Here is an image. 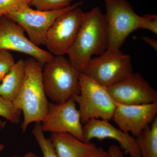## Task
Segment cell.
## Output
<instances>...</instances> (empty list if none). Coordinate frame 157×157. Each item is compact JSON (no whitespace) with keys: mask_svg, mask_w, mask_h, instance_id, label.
I'll return each mask as SVG.
<instances>
[{"mask_svg":"<svg viewBox=\"0 0 157 157\" xmlns=\"http://www.w3.org/2000/svg\"><path fill=\"white\" fill-rule=\"evenodd\" d=\"M5 148V145L1 143H0V152L2 151Z\"/></svg>","mask_w":157,"mask_h":157,"instance_id":"cell-27","label":"cell"},{"mask_svg":"<svg viewBox=\"0 0 157 157\" xmlns=\"http://www.w3.org/2000/svg\"><path fill=\"white\" fill-rule=\"evenodd\" d=\"M25 63L23 85L19 95L13 101L23 114L21 125L23 132L26 131L32 123H41L45 119L49 104L42 82L43 65L32 57Z\"/></svg>","mask_w":157,"mask_h":157,"instance_id":"cell-3","label":"cell"},{"mask_svg":"<svg viewBox=\"0 0 157 157\" xmlns=\"http://www.w3.org/2000/svg\"><path fill=\"white\" fill-rule=\"evenodd\" d=\"M83 124V142L89 143L94 138H111L117 141L120 147L124 150L130 157H141L135 137L113 126L109 121L91 119Z\"/></svg>","mask_w":157,"mask_h":157,"instance_id":"cell-13","label":"cell"},{"mask_svg":"<svg viewBox=\"0 0 157 157\" xmlns=\"http://www.w3.org/2000/svg\"><path fill=\"white\" fill-rule=\"evenodd\" d=\"M73 0H31L30 5L37 10L52 11L64 9L70 6Z\"/></svg>","mask_w":157,"mask_h":157,"instance_id":"cell-20","label":"cell"},{"mask_svg":"<svg viewBox=\"0 0 157 157\" xmlns=\"http://www.w3.org/2000/svg\"><path fill=\"white\" fill-rule=\"evenodd\" d=\"M22 27L6 16L0 17V49L14 51L28 55L43 66L53 56L49 52L33 44L25 35Z\"/></svg>","mask_w":157,"mask_h":157,"instance_id":"cell-11","label":"cell"},{"mask_svg":"<svg viewBox=\"0 0 157 157\" xmlns=\"http://www.w3.org/2000/svg\"><path fill=\"white\" fill-rule=\"evenodd\" d=\"M32 134L41 149L43 157H58L50 138H46L42 131L41 123H36Z\"/></svg>","mask_w":157,"mask_h":157,"instance_id":"cell-17","label":"cell"},{"mask_svg":"<svg viewBox=\"0 0 157 157\" xmlns=\"http://www.w3.org/2000/svg\"><path fill=\"white\" fill-rule=\"evenodd\" d=\"M13 157H39L36 155L33 152H29L25 154L24 155L21 156H18L15 155Z\"/></svg>","mask_w":157,"mask_h":157,"instance_id":"cell-25","label":"cell"},{"mask_svg":"<svg viewBox=\"0 0 157 157\" xmlns=\"http://www.w3.org/2000/svg\"><path fill=\"white\" fill-rule=\"evenodd\" d=\"M141 157H157V118L135 137Z\"/></svg>","mask_w":157,"mask_h":157,"instance_id":"cell-16","label":"cell"},{"mask_svg":"<svg viewBox=\"0 0 157 157\" xmlns=\"http://www.w3.org/2000/svg\"><path fill=\"white\" fill-rule=\"evenodd\" d=\"M133 72L129 55L107 50L91 59L82 73L104 87L114 85Z\"/></svg>","mask_w":157,"mask_h":157,"instance_id":"cell-6","label":"cell"},{"mask_svg":"<svg viewBox=\"0 0 157 157\" xmlns=\"http://www.w3.org/2000/svg\"><path fill=\"white\" fill-rule=\"evenodd\" d=\"M80 74L64 56H54L42 68V82L47 98L52 103L60 104L78 94Z\"/></svg>","mask_w":157,"mask_h":157,"instance_id":"cell-4","label":"cell"},{"mask_svg":"<svg viewBox=\"0 0 157 157\" xmlns=\"http://www.w3.org/2000/svg\"><path fill=\"white\" fill-rule=\"evenodd\" d=\"M15 63L14 57L9 51L0 49V84Z\"/></svg>","mask_w":157,"mask_h":157,"instance_id":"cell-21","label":"cell"},{"mask_svg":"<svg viewBox=\"0 0 157 157\" xmlns=\"http://www.w3.org/2000/svg\"><path fill=\"white\" fill-rule=\"evenodd\" d=\"M50 139L58 157H88L97 147L68 133H51Z\"/></svg>","mask_w":157,"mask_h":157,"instance_id":"cell-14","label":"cell"},{"mask_svg":"<svg viewBox=\"0 0 157 157\" xmlns=\"http://www.w3.org/2000/svg\"><path fill=\"white\" fill-rule=\"evenodd\" d=\"M141 39L144 41V42L147 43L149 45H150L153 48H154L155 50L157 51V41L155 39H152L150 37L147 36H144L142 37Z\"/></svg>","mask_w":157,"mask_h":157,"instance_id":"cell-24","label":"cell"},{"mask_svg":"<svg viewBox=\"0 0 157 157\" xmlns=\"http://www.w3.org/2000/svg\"><path fill=\"white\" fill-rule=\"evenodd\" d=\"M107 88L116 104L143 105L157 102V92L140 73L132 72L121 81Z\"/></svg>","mask_w":157,"mask_h":157,"instance_id":"cell-10","label":"cell"},{"mask_svg":"<svg viewBox=\"0 0 157 157\" xmlns=\"http://www.w3.org/2000/svg\"><path fill=\"white\" fill-rule=\"evenodd\" d=\"M1 16H0V17H1Z\"/></svg>","mask_w":157,"mask_h":157,"instance_id":"cell-28","label":"cell"},{"mask_svg":"<svg viewBox=\"0 0 157 157\" xmlns=\"http://www.w3.org/2000/svg\"><path fill=\"white\" fill-rule=\"evenodd\" d=\"M79 89L73 99L79 107L82 124L91 119L111 120L117 104L107 88L81 73Z\"/></svg>","mask_w":157,"mask_h":157,"instance_id":"cell-5","label":"cell"},{"mask_svg":"<svg viewBox=\"0 0 157 157\" xmlns=\"http://www.w3.org/2000/svg\"><path fill=\"white\" fill-rule=\"evenodd\" d=\"M22 112L15 107L13 101L0 96V116L11 123L17 124L21 120Z\"/></svg>","mask_w":157,"mask_h":157,"instance_id":"cell-18","label":"cell"},{"mask_svg":"<svg viewBox=\"0 0 157 157\" xmlns=\"http://www.w3.org/2000/svg\"><path fill=\"white\" fill-rule=\"evenodd\" d=\"M88 157H110L109 152L106 151L101 147H96Z\"/></svg>","mask_w":157,"mask_h":157,"instance_id":"cell-23","label":"cell"},{"mask_svg":"<svg viewBox=\"0 0 157 157\" xmlns=\"http://www.w3.org/2000/svg\"><path fill=\"white\" fill-rule=\"evenodd\" d=\"M25 74V60L21 59L15 63L0 84V96L14 101L22 88Z\"/></svg>","mask_w":157,"mask_h":157,"instance_id":"cell-15","label":"cell"},{"mask_svg":"<svg viewBox=\"0 0 157 157\" xmlns=\"http://www.w3.org/2000/svg\"><path fill=\"white\" fill-rule=\"evenodd\" d=\"M82 2L76 3L64 9L52 11H40L26 7L7 17L21 26L26 32L29 40L36 46L45 45L46 35L51 26L60 15L78 7Z\"/></svg>","mask_w":157,"mask_h":157,"instance_id":"cell-8","label":"cell"},{"mask_svg":"<svg viewBox=\"0 0 157 157\" xmlns=\"http://www.w3.org/2000/svg\"><path fill=\"white\" fill-rule=\"evenodd\" d=\"M85 12L78 7L60 15L48 30L45 45L54 56L67 54L77 36Z\"/></svg>","mask_w":157,"mask_h":157,"instance_id":"cell-7","label":"cell"},{"mask_svg":"<svg viewBox=\"0 0 157 157\" xmlns=\"http://www.w3.org/2000/svg\"><path fill=\"white\" fill-rule=\"evenodd\" d=\"M41 127L44 132L68 133L83 141L80 114L73 98L60 104L49 103L48 113Z\"/></svg>","mask_w":157,"mask_h":157,"instance_id":"cell-9","label":"cell"},{"mask_svg":"<svg viewBox=\"0 0 157 157\" xmlns=\"http://www.w3.org/2000/svg\"><path fill=\"white\" fill-rule=\"evenodd\" d=\"M108 39L104 14L99 7L85 12L77 36L67 55L69 60L82 73L93 56H99L108 48Z\"/></svg>","mask_w":157,"mask_h":157,"instance_id":"cell-1","label":"cell"},{"mask_svg":"<svg viewBox=\"0 0 157 157\" xmlns=\"http://www.w3.org/2000/svg\"><path fill=\"white\" fill-rule=\"evenodd\" d=\"M157 102L137 105L117 104L112 119L119 128L138 136L157 117Z\"/></svg>","mask_w":157,"mask_h":157,"instance_id":"cell-12","label":"cell"},{"mask_svg":"<svg viewBox=\"0 0 157 157\" xmlns=\"http://www.w3.org/2000/svg\"><path fill=\"white\" fill-rule=\"evenodd\" d=\"M6 121L0 120V129L3 128L4 127L6 126Z\"/></svg>","mask_w":157,"mask_h":157,"instance_id":"cell-26","label":"cell"},{"mask_svg":"<svg viewBox=\"0 0 157 157\" xmlns=\"http://www.w3.org/2000/svg\"><path fill=\"white\" fill-rule=\"evenodd\" d=\"M104 1L108 39L107 50H119L130 34L138 29L149 30L157 35L156 14L139 16L127 0Z\"/></svg>","mask_w":157,"mask_h":157,"instance_id":"cell-2","label":"cell"},{"mask_svg":"<svg viewBox=\"0 0 157 157\" xmlns=\"http://www.w3.org/2000/svg\"><path fill=\"white\" fill-rule=\"evenodd\" d=\"M108 151L109 152L110 157H124V152L121 150V147L117 145H110Z\"/></svg>","mask_w":157,"mask_h":157,"instance_id":"cell-22","label":"cell"},{"mask_svg":"<svg viewBox=\"0 0 157 157\" xmlns=\"http://www.w3.org/2000/svg\"><path fill=\"white\" fill-rule=\"evenodd\" d=\"M31 0H0V16H9L30 5Z\"/></svg>","mask_w":157,"mask_h":157,"instance_id":"cell-19","label":"cell"}]
</instances>
